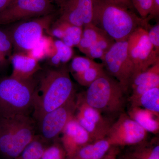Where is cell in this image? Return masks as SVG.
Segmentation results:
<instances>
[{
	"label": "cell",
	"mask_w": 159,
	"mask_h": 159,
	"mask_svg": "<svg viewBox=\"0 0 159 159\" xmlns=\"http://www.w3.org/2000/svg\"><path fill=\"white\" fill-rule=\"evenodd\" d=\"M34 94V116L39 121L45 114L75 97V89L66 66L48 69L37 80Z\"/></svg>",
	"instance_id": "cell-1"
},
{
	"label": "cell",
	"mask_w": 159,
	"mask_h": 159,
	"mask_svg": "<svg viewBox=\"0 0 159 159\" xmlns=\"http://www.w3.org/2000/svg\"><path fill=\"white\" fill-rule=\"evenodd\" d=\"M92 24L104 31L115 42L127 40L139 27L148 28V18L138 16L132 10L107 0H93Z\"/></svg>",
	"instance_id": "cell-2"
},
{
	"label": "cell",
	"mask_w": 159,
	"mask_h": 159,
	"mask_svg": "<svg viewBox=\"0 0 159 159\" xmlns=\"http://www.w3.org/2000/svg\"><path fill=\"white\" fill-rule=\"evenodd\" d=\"M37 83L34 77L26 80L11 76L0 79V117L28 115L33 109Z\"/></svg>",
	"instance_id": "cell-3"
},
{
	"label": "cell",
	"mask_w": 159,
	"mask_h": 159,
	"mask_svg": "<svg viewBox=\"0 0 159 159\" xmlns=\"http://www.w3.org/2000/svg\"><path fill=\"white\" fill-rule=\"evenodd\" d=\"M126 93L116 80L106 73L82 95L88 104L100 112L116 114L123 111L126 103Z\"/></svg>",
	"instance_id": "cell-4"
},
{
	"label": "cell",
	"mask_w": 159,
	"mask_h": 159,
	"mask_svg": "<svg viewBox=\"0 0 159 159\" xmlns=\"http://www.w3.org/2000/svg\"><path fill=\"white\" fill-rule=\"evenodd\" d=\"M58 17L57 10L51 14L24 20L8 30L15 53L27 54L36 45L44 31Z\"/></svg>",
	"instance_id": "cell-5"
},
{
	"label": "cell",
	"mask_w": 159,
	"mask_h": 159,
	"mask_svg": "<svg viewBox=\"0 0 159 159\" xmlns=\"http://www.w3.org/2000/svg\"><path fill=\"white\" fill-rule=\"evenodd\" d=\"M101 61L110 76L115 77L127 93L135 76L127 40L115 42Z\"/></svg>",
	"instance_id": "cell-6"
},
{
	"label": "cell",
	"mask_w": 159,
	"mask_h": 159,
	"mask_svg": "<svg viewBox=\"0 0 159 159\" xmlns=\"http://www.w3.org/2000/svg\"><path fill=\"white\" fill-rule=\"evenodd\" d=\"M57 11L51 0H13L0 12V25L44 16Z\"/></svg>",
	"instance_id": "cell-7"
},
{
	"label": "cell",
	"mask_w": 159,
	"mask_h": 159,
	"mask_svg": "<svg viewBox=\"0 0 159 159\" xmlns=\"http://www.w3.org/2000/svg\"><path fill=\"white\" fill-rule=\"evenodd\" d=\"M127 42L129 54L134 67V77L159 61V54L151 43L145 28L136 29Z\"/></svg>",
	"instance_id": "cell-8"
},
{
	"label": "cell",
	"mask_w": 159,
	"mask_h": 159,
	"mask_svg": "<svg viewBox=\"0 0 159 159\" xmlns=\"http://www.w3.org/2000/svg\"><path fill=\"white\" fill-rule=\"evenodd\" d=\"M147 132L129 118L122 113L111 125L106 139L111 146H132L146 140Z\"/></svg>",
	"instance_id": "cell-9"
},
{
	"label": "cell",
	"mask_w": 159,
	"mask_h": 159,
	"mask_svg": "<svg viewBox=\"0 0 159 159\" xmlns=\"http://www.w3.org/2000/svg\"><path fill=\"white\" fill-rule=\"evenodd\" d=\"M76 111L74 117L93 142L106 138L111 125L100 112L86 102L82 94L77 96Z\"/></svg>",
	"instance_id": "cell-10"
},
{
	"label": "cell",
	"mask_w": 159,
	"mask_h": 159,
	"mask_svg": "<svg viewBox=\"0 0 159 159\" xmlns=\"http://www.w3.org/2000/svg\"><path fill=\"white\" fill-rule=\"evenodd\" d=\"M75 97L65 104L45 114L39 121L42 138L52 140L62 133L67 123L74 117L76 110Z\"/></svg>",
	"instance_id": "cell-11"
},
{
	"label": "cell",
	"mask_w": 159,
	"mask_h": 159,
	"mask_svg": "<svg viewBox=\"0 0 159 159\" xmlns=\"http://www.w3.org/2000/svg\"><path fill=\"white\" fill-rule=\"evenodd\" d=\"M34 121L29 115L15 116L13 139L7 156L17 157L35 137Z\"/></svg>",
	"instance_id": "cell-12"
},
{
	"label": "cell",
	"mask_w": 159,
	"mask_h": 159,
	"mask_svg": "<svg viewBox=\"0 0 159 159\" xmlns=\"http://www.w3.org/2000/svg\"><path fill=\"white\" fill-rule=\"evenodd\" d=\"M61 133V141L70 158L81 147L93 142L86 131L80 125L74 116L67 123Z\"/></svg>",
	"instance_id": "cell-13"
},
{
	"label": "cell",
	"mask_w": 159,
	"mask_h": 159,
	"mask_svg": "<svg viewBox=\"0 0 159 159\" xmlns=\"http://www.w3.org/2000/svg\"><path fill=\"white\" fill-rule=\"evenodd\" d=\"M10 62L13 67L11 76L17 79H31L41 69L39 61L26 53H14Z\"/></svg>",
	"instance_id": "cell-14"
},
{
	"label": "cell",
	"mask_w": 159,
	"mask_h": 159,
	"mask_svg": "<svg viewBox=\"0 0 159 159\" xmlns=\"http://www.w3.org/2000/svg\"><path fill=\"white\" fill-rule=\"evenodd\" d=\"M127 115L147 132L159 133V116L152 112L140 107L131 106Z\"/></svg>",
	"instance_id": "cell-15"
},
{
	"label": "cell",
	"mask_w": 159,
	"mask_h": 159,
	"mask_svg": "<svg viewBox=\"0 0 159 159\" xmlns=\"http://www.w3.org/2000/svg\"><path fill=\"white\" fill-rule=\"evenodd\" d=\"M111 147L105 139L95 141L80 148L70 159H102Z\"/></svg>",
	"instance_id": "cell-16"
},
{
	"label": "cell",
	"mask_w": 159,
	"mask_h": 159,
	"mask_svg": "<svg viewBox=\"0 0 159 159\" xmlns=\"http://www.w3.org/2000/svg\"><path fill=\"white\" fill-rule=\"evenodd\" d=\"M125 159H159V139L146 140L132 147L128 151Z\"/></svg>",
	"instance_id": "cell-17"
},
{
	"label": "cell",
	"mask_w": 159,
	"mask_h": 159,
	"mask_svg": "<svg viewBox=\"0 0 159 159\" xmlns=\"http://www.w3.org/2000/svg\"><path fill=\"white\" fill-rule=\"evenodd\" d=\"M56 51L54 40L52 38L43 35L39 41L27 54L38 61L49 58Z\"/></svg>",
	"instance_id": "cell-18"
},
{
	"label": "cell",
	"mask_w": 159,
	"mask_h": 159,
	"mask_svg": "<svg viewBox=\"0 0 159 159\" xmlns=\"http://www.w3.org/2000/svg\"><path fill=\"white\" fill-rule=\"evenodd\" d=\"M55 21L64 31V36L61 40L63 42L70 48L77 47L82 37L83 27L72 25L58 18Z\"/></svg>",
	"instance_id": "cell-19"
},
{
	"label": "cell",
	"mask_w": 159,
	"mask_h": 159,
	"mask_svg": "<svg viewBox=\"0 0 159 159\" xmlns=\"http://www.w3.org/2000/svg\"><path fill=\"white\" fill-rule=\"evenodd\" d=\"M104 32L92 24L83 27L82 37L77 48L84 54L95 43Z\"/></svg>",
	"instance_id": "cell-20"
},
{
	"label": "cell",
	"mask_w": 159,
	"mask_h": 159,
	"mask_svg": "<svg viewBox=\"0 0 159 159\" xmlns=\"http://www.w3.org/2000/svg\"><path fill=\"white\" fill-rule=\"evenodd\" d=\"M115 42V41L104 31L97 42L91 46L85 55L93 60L96 58L102 60Z\"/></svg>",
	"instance_id": "cell-21"
},
{
	"label": "cell",
	"mask_w": 159,
	"mask_h": 159,
	"mask_svg": "<svg viewBox=\"0 0 159 159\" xmlns=\"http://www.w3.org/2000/svg\"><path fill=\"white\" fill-rule=\"evenodd\" d=\"M56 48L55 53L48 58L51 65L58 67L68 62L74 54L73 48L66 45L61 40H54Z\"/></svg>",
	"instance_id": "cell-22"
},
{
	"label": "cell",
	"mask_w": 159,
	"mask_h": 159,
	"mask_svg": "<svg viewBox=\"0 0 159 159\" xmlns=\"http://www.w3.org/2000/svg\"><path fill=\"white\" fill-rule=\"evenodd\" d=\"M102 64L97 63L95 65L78 74H72L75 80L80 85L89 86L94 81L101 77L106 72L104 71Z\"/></svg>",
	"instance_id": "cell-23"
},
{
	"label": "cell",
	"mask_w": 159,
	"mask_h": 159,
	"mask_svg": "<svg viewBox=\"0 0 159 159\" xmlns=\"http://www.w3.org/2000/svg\"><path fill=\"white\" fill-rule=\"evenodd\" d=\"M133 107H142L159 116V87L151 89L143 94Z\"/></svg>",
	"instance_id": "cell-24"
},
{
	"label": "cell",
	"mask_w": 159,
	"mask_h": 159,
	"mask_svg": "<svg viewBox=\"0 0 159 159\" xmlns=\"http://www.w3.org/2000/svg\"><path fill=\"white\" fill-rule=\"evenodd\" d=\"M13 44L7 31L0 29V70L11 62Z\"/></svg>",
	"instance_id": "cell-25"
},
{
	"label": "cell",
	"mask_w": 159,
	"mask_h": 159,
	"mask_svg": "<svg viewBox=\"0 0 159 159\" xmlns=\"http://www.w3.org/2000/svg\"><path fill=\"white\" fill-rule=\"evenodd\" d=\"M65 1L82 18L84 26L92 24L93 16V0H65Z\"/></svg>",
	"instance_id": "cell-26"
},
{
	"label": "cell",
	"mask_w": 159,
	"mask_h": 159,
	"mask_svg": "<svg viewBox=\"0 0 159 159\" xmlns=\"http://www.w3.org/2000/svg\"><path fill=\"white\" fill-rule=\"evenodd\" d=\"M43 145L39 138L34 139L24 148L21 153V159H41L45 151Z\"/></svg>",
	"instance_id": "cell-27"
},
{
	"label": "cell",
	"mask_w": 159,
	"mask_h": 159,
	"mask_svg": "<svg viewBox=\"0 0 159 159\" xmlns=\"http://www.w3.org/2000/svg\"><path fill=\"white\" fill-rule=\"evenodd\" d=\"M157 79H159V61L134 77L130 89Z\"/></svg>",
	"instance_id": "cell-28"
},
{
	"label": "cell",
	"mask_w": 159,
	"mask_h": 159,
	"mask_svg": "<svg viewBox=\"0 0 159 159\" xmlns=\"http://www.w3.org/2000/svg\"><path fill=\"white\" fill-rule=\"evenodd\" d=\"M97 63L87 57L77 56L72 60L70 65V71L72 75L80 74L95 65Z\"/></svg>",
	"instance_id": "cell-29"
},
{
	"label": "cell",
	"mask_w": 159,
	"mask_h": 159,
	"mask_svg": "<svg viewBox=\"0 0 159 159\" xmlns=\"http://www.w3.org/2000/svg\"><path fill=\"white\" fill-rule=\"evenodd\" d=\"M152 0H132L134 9L143 19L149 16L152 7Z\"/></svg>",
	"instance_id": "cell-30"
},
{
	"label": "cell",
	"mask_w": 159,
	"mask_h": 159,
	"mask_svg": "<svg viewBox=\"0 0 159 159\" xmlns=\"http://www.w3.org/2000/svg\"><path fill=\"white\" fill-rule=\"evenodd\" d=\"M65 152L57 145H54L45 150L41 159H64Z\"/></svg>",
	"instance_id": "cell-31"
},
{
	"label": "cell",
	"mask_w": 159,
	"mask_h": 159,
	"mask_svg": "<svg viewBox=\"0 0 159 159\" xmlns=\"http://www.w3.org/2000/svg\"><path fill=\"white\" fill-rule=\"evenodd\" d=\"M147 29L148 38L151 43L155 50L159 54V24L158 23L155 25L150 27Z\"/></svg>",
	"instance_id": "cell-32"
},
{
	"label": "cell",
	"mask_w": 159,
	"mask_h": 159,
	"mask_svg": "<svg viewBox=\"0 0 159 159\" xmlns=\"http://www.w3.org/2000/svg\"><path fill=\"white\" fill-rule=\"evenodd\" d=\"M111 3L122 6L129 10L134 9L132 0H107Z\"/></svg>",
	"instance_id": "cell-33"
},
{
	"label": "cell",
	"mask_w": 159,
	"mask_h": 159,
	"mask_svg": "<svg viewBox=\"0 0 159 159\" xmlns=\"http://www.w3.org/2000/svg\"><path fill=\"white\" fill-rule=\"evenodd\" d=\"M159 14V0H152V7L149 16L148 17L150 20L151 18L157 17Z\"/></svg>",
	"instance_id": "cell-34"
},
{
	"label": "cell",
	"mask_w": 159,
	"mask_h": 159,
	"mask_svg": "<svg viewBox=\"0 0 159 159\" xmlns=\"http://www.w3.org/2000/svg\"><path fill=\"white\" fill-rule=\"evenodd\" d=\"M117 151L115 149H110L102 159H116Z\"/></svg>",
	"instance_id": "cell-35"
},
{
	"label": "cell",
	"mask_w": 159,
	"mask_h": 159,
	"mask_svg": "<svg viewBox=\"0 0 159 159\" xmlns=\"http://www.w3.org/2000/svg\"><path fill=\"white\" fill-rule=\"evenodd\" d=\"M13 1V0H0V12L7 8Z\"/></svg>",
	"instance_id": "cell-36"
}]
</instances>
